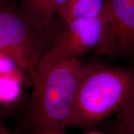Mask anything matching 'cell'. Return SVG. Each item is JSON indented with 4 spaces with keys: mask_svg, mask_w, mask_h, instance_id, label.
I'll return each mask as SVG.
<instances>
[{
    "mask_svg": "<svg viewBox=\"0 0 134 134\" xmlns=\"http://www.w3.org/2000/svg\"><path fill=\"white\" fill-rule=\"evenodd\" d=\"M48 32L23 15L0 11V53L26 73L31 80L47 50Z\"/></svg>",
    "mask_w": 134,
    "mask_h": 134,
    "instance_id": "3",
    "label": "cell"
},
{
    "mask_svg": "<svg viewBox=\"0 0 134 134\" xmlns=\"http://www.w3.org/2000/svg\"><path fill=\"white\" fill-rule=\"evenodd\" d=\"M0 134H12L9 130L5 128L4 125L0 124Z\"/></svg>",
    "mask_w": 134,
    "mask_h": 134,
    "instance_id": "11",
    "label": "cell"
},
{
    "mask_svg": "<svg viewBox=\"0 0 134 134\" xmlns=\"http://www.w3.org/2000/svg\"><path fill=\"white\" fill-rule=\"evenodd\" d=\"M85 134H109L104 132L103 131H101L100 130H90L87 131Z\"/></svg>",
    "mask_w": 134,
    "mask_h": 134,
    "instance_id": "10",
    "label": "cell"
},
{
    "mask_svg": "<svg viewBox=\"0 0 134 134\" xmlns=\"http://www.w3.org/2000/svg\"><path fill=\"white\" fill-rule=\"evenodd\" d=\"M65 24V29L53 47L65 54L78 58L99 47L103 38V21L100 16L80 18Z\"/></svg>",
    "mask_w": 134,
    "mask_h": 134,
    "instance_id": "5",
    "label": "cell"
},
{
    "mask_svg": "<svg viewBox=\"0 0 134 134\" xmlns=\"http://www.w3.org/2000/svg\"><path fill=\"white\" fill-rule=\"evenodd\" d=\"M103 38L96 55L134 58V0H106Z\"/></svg>",
    "mask_w": 134,
    "mask_h": 134,
    "instance_id": "4",
    "label": "cell"
},
{
    "mask_svg": "<svg viewBox=\"0 0 134 134\" xmlns=\"http://www.w3.org/2000/svg\"><path fill=\"white\" fill-rule=\"evenodd\" d=\"M34 134H66V131H55V130H46L37 132Z\"/></svg>",
    "mask_w": 134,
    "mask_h": 134,
    "instance_id": "9",
    "label": "cell"
},
{
    "mask_svg": "<svg viewBox=\"0 0 134 134\" xmlns=\"http://www.w3.org/2000/svg\"><path fill=\"white\" fill-rule=\"evenodd\" d=\"M115 114L111 124L101 131L109 134H134V87L126 103Z\"/></svg>",
    "mask_w": 134,
    "mask_h": 134,
    "instance_id": "8",
    "label": "cell"
},
{
    "mask_svg": "<svg viewBox=\"0 0 134 134\" xmlns=\"http://www.w3.org/2000/svg\"><path fill=\"white\" fill-rule=\"evenodd\" d=\"M133 87V70L98 63L83 65L67 129L90 128L116 114Z\"/></svg>",
    "mask_w": 134,
    "mask_h": 134,
    "instance_id": "2",
    "label": "cell"
},
{
    "mask_svg": "<svg viewBox=\"0 0 134 134\" xmlns=\"http://www.w3.org/2000/svg\"><path fill=\"white\" fill-rule=\"evenodd\" d=\"M106 0H66L57 14L65 24L80 18H93L100 16Z\"/></svg>",
    "mask_w": 134,
    "mask_h": 134,
    "instance_id": "7",
    "label": "cell"
},
{
    "mask_svg": "<svg viewBox=\"0 0 134 134\" xmlns=\"http://www.w3.org/2000/svg\"><path fill=\"white\" fill-rule=\"evenodd\" d=\"M83 65L78 58L53 47L37 64L29 109L32 134L46 130L66 131Z\"/></svg>",
    "mask_w": 134,
    "mask_h": 134,
    "instance_id": "1",
    "label": "cell"
},
{
    "mask_svg": "<svg viewBox=\"0 0 134 134\" xmlns=\"http://www.w3.org/2000/svg\"><path fill=\"white\" fill-rule=\"evenodd\" d=\"M66 0H23V15L42 29L49 31L53 18Z\"/></svg>",
    "mask_w": 134,
    "mask_h": 134,
    "instance_id": "6",
    "label": "cell"
}]
</instances>
